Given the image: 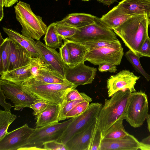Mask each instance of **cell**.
Masks as SVG:
<instances>
[{"mask_svg": "<svg viewBox=\"0 0 150 150\" xmlns=\"http://www.w3.org/2000/svg\"><path fill=\"white\" fill-rule=\"evenodd\" d=\"M137 55L140 57H150V38L148 37L145 40Z\"/></svg>", "mask_w": 150, "mask_h": 150, "instance_id": "cell-41", "label": "cell"}, {"mask_svg": "<svg viewBox=\"0 0 150 150\" xmlns=\"http://www.w3.org/2000/svg\"><path fill=\"white\" fill-rule=\"evenodd\" d=\"M36 41L37 48L45 63L49 68L57 72L65 78V65L59 53L56 50V49L47 47L40 40Z\"/></svg>", "mask_w": 150, "mask_h": 150, "instance_id": "cell-14", "label": "cell"}, {"mask_svg": "<svg viewBox=\"0 0 150 150\" xmlns=\"http://www.w3.org/2000/svg\"><path fill=\"white\" fill-rule=\"evenodd\" d=\"M140 77L127 70H122L115 75L111 76L107 81L108 97H112L117 91L125 89L131 92L136 91L134 86Z\"/></svg>", "mask_w": 150, "mask_h": 150, "instance_id": "cell-12", "label": "cell"}, {"mask_svg": "<svg viewBox=\"0 0 150 150\" xmlns=\"http://www.w3.org/2000/svg\"><path fill=\"white\" fill-rule=\"evenodd\" d=\"M32 78L36 80L49 84L60 83L68 81L65 78L57 72L49 68L45 63L37 75Z\"/></svg>", "mask_w": 150, "mask_h": 150, "instance_id": "cell-25", "label": "cell"}, {"mask_svg": "<svg viewBox=\"0 0 150 150\" xmlns=\"http://www.w3.org/2000/svg\"><path fill=\"white\" fill-rule=\"evenodd\" d=\"M140 143L134 136L129 134L119 139L103 138L100 150H137L139 149Z\"/></svg>", "mask_w": 150, "mask_h": 150, "instance_id": "cell-16", "label": "cell"}, {"mask_svg": "<svg viewBox=\"0 0 150 150\" xmlns=\"http://www.w3.org/2000/svg\"><path fill=\"white\" fill-rule=\"evenodd\" d=\"M89 103L88 101H84L78 104L67 114L66 118H72L79 115L87 108Z\"/></svg>", "mask_w": 150, "mask_h": 150, "instance_id": "cell-36", "label": "cell"}, {"mask_svg": "<svg viewBox=\"0 0 150 150\" xmlns=\"http://www.w3.org/2000/svg\"><path fill=\"white\" fill-rule=\"evenodd\" d=\"M84 62L73 67L65 65V77L68 81L77 86L92 83L97 69L86 65Z\"/></svg>", "mask_w": 150, "mask_h": 150, "instance_id": "cell-13", "label": "cell"}, {"mask_svg": "<svg viewBox=\"0 0 150 150\" xmlns=\"http://www.w3.org/2000/svg\"><path fill=\"white\" fill-rule=\"evenodd\" d=\"M72 120L71 118L62 122L35 128L26 144L18 150H45L44 144L51 141H57Z\"/></svg>", "mask_w": 150, "mask_h": 150, "instance_id": "cell-5", "label": "cell"}, {"mask_svg": "<svg viewBox=\"0 0 150 150\" xmlns=\"http://www.w3.org/2000/svg\"><path fill=\"white\" fill-rule=\"evenodd\" d=\"M16 118L10 110H0V140L8 132V127Z\"/></svg>", "mask_w": 150, "mask_h": 150, "instance_id": "cell-28", "label": "cell"}, {"mask_svg": "<svg viewBox=\"0 0 150 150\" xmlns=\"http://www.w3.org/2000/svg\"><path fill=\"white\" fill-rule=\"evenodd\" d=\"M84 101H86L83 99H79L63 103L59 114V121L66 119V116L67 114L77 104Z\"/></svg>", "mask_w": 150, "mask_h": 150, "instance_id": "cell-35", "label": "cell"}, {"mask_svg": "<svg viewBox=\"0 0 150 150\" xmlns=\"http://www.w3.org/2000/svg\"><path fill=\"white\" fill-rule=\"evenodd\" d=\"M99 65L98 70L101 72H107L115 73L117 71L116 66L109 63H104Z\"/></svg>", "mask_w": 150, "mask_h": 150, "instance_id": "cell-42", "label": "cell"}, {"mask_svg": "<svg viewBox=\"0 0 150 150\" xmlns=\"http://www.w3.org/2000/svg\"><path fill=\"white\" fill-rule=\"evenodd\" d=\"M10 41L11 39L7 37L4 39L3 43L0 45V58L1 59L3 63V71L1 73L6 72L8 70Z\"/></svg>", "mask_w": 150, "mask_h": 150, "instance_id": "cell-30", "label": "cell"}, {"mask_svg": "<svg viewBox=\"0 0 150 150\" xmlns=\"http://www.w3.org/2000/svg\"><path fill=\"white\" fill-rule=\"evenodd\" d=\"M123 120H119L114 124L106 131L103 138L117 139L124 138L129 134L125 129Z\"/></svg>", "mask_w": 150, "mask_h": 150, "instance_id": "cell-27", "label": "cell"}, {"mask_svg": "<svg viewBox=\"0 0 150 150\" xmlns=\"http://www.w3.org/2000/svg\"><path fill=\"white\" fill-rule=\"evenodd\" d=\"M0 88L6 98L13 102L15 110H19L23 108H29L36 99L24 91L21 86L6 80L0 79Z\"/></svg>", "mask_w": 150, "mask_h": 150, "instance_id": "cell-10", "label": "cell"}, {"mask_svg": "<svg viewBox=\"0 0 150 150\" xmlns=\"http://www.w3.org/2000/svg\"><path fill=\"white\" fill-rule=\"evenodd\" d=\"M79 99H83L90 102L92 100V98L85 93H79L77 90L74 89L71 90L67 93L63 103Z\"/></svg>", "mask_w": 150, "mask_h": 150, "instance_id": "cell-34", "label": "cell"}, {"mask_svg": "<svg viewBox=\"0 0 150 150\" xmlns=\"http://www.w3.org/2000/svg\"><path fill=\"white\" fill-rule=\"evenodd\" d=\"M123 55V49L120 42L112 45L91 50L88 52L84 61L94 65L109 63L117 66L120 64Z\"/></svg>", "mask_w": 150, "mask_h": 150, "instance_id": "cell-9", "label": "cell"}, {"mask_svg": "<svg viewBox=\"0 0 150 150\" xmlns=\"http://www.w3.org/2000/svg\"><path fill=\"white\" fill-rule=\"evenodd\" d=\"M19 85L36 99L58 104H63L67 93L77 86L68 81L60 83L49 84L36 80L32 77Z\"/></svg>", "mask_w": 150, "mask_h": 150, "instance_id": "cell-3", "label": "cell"}, {"mask_svg": "<svg viewBox=\"0 0 150 150\" xmlns=\"http://www.w3.org/2000/svg\"><path fill=\"white\" fill-rule=\"evenodd\" d=\"M149 110L147 96L142 91L131 92L125 114L126 121L132 127L137 128L144 123Z\"/></svg>", "mask_w": 150, "mask_h": 150, "instance_id": "cell-7", "label": "cell"}, {"mask_svg": "<svg viewBox=\"0 0 150 150\" xmlns=\"http://www.w3.org/2000/svg\"><path fill=\"white\" fill-rule=\"evenodd\" d=\"M129 89L119 91L109 99H105L97 116L96 126L100 129L103 137L106 131L117 120H124L129 97Z\"/></svg>", "mask_w": 150, "mask_h": 150, "instance_id": "cell-2", "label": "cell"}, {"mask_svg": "<svg viewBox=\"0 0 150 150\" xmlns=\"http://www.w3.org/2000/svg\"><path fill=\"white\" fill-rule=\"evenodd\" d=\"M146 119L147 124L148 128L150 133V114H148Z\"/></svg>", "mask_w": 150, "mask_h": 150, "instance_id": "cell-47", "label": "cell"}, {"mask_svg": "<svg viewBox=\"0 0 150 150\" xmlns=\"http://www.w3.org/2000/svg\"><path fill=\"white\" fill-rule=\"evenodd\" d=\"M55 30L58 34L63 39H68L74 35L79 29L66 25L55 22Z\"/></svg>", "mask_w": 150, "mask_h": 150, "instance_id": "cell-31", "label": "cell"}, {"mask_svg": "<svg viewBox=\"0 0 150 150\" xmlns=\"http://www.w3.org/2000/svg\"><path fill=\"white\" fill-rule=\"evenodd\" d=\"M149 18L146 15H134L113 30L125 45L137 55L145 40L149 37Z\"/></svg>", "mask_w": 150, "mask_h": 150, "instance_id": "cell-1", "label": "cell"}, {"mask_svg": "<svg viewBox=\"0 0 150 150\" xmlns=\"http://www.w3.org/2000/svg\"><path fill=\"white\" fill-rule=\"evenodd\" d=\"M81 0L83 1H89L90 0Z\"/></svg>", "mask_w": 150, "mask_h": 150, "instance_id": "cell-49", "label": "cell"}, {"mask_svg": "<svg viewBox=\"0 0 150 150\" xmlns=\"http://www.w3.org/2000/svg\"><path fill=\"white\" fill-rule=\"evenodd\" d=\"M4 39L1 35V33H0V45H1L4 41Z\"/></svg>", "mask_w": 150, "mask_h": 150, "instance_id": "cell-48", "label": "cell"}, {"mask_svg": "<svg viewBox=\"0 0 150 150\" xmlns=\"http://www.w3.org/2000/svg\"><path fill=\"white\" fill-rule=\"evenodd\" d=\"M73 36L67 39L80 43L100 40H118L117 35L96 16L95 22L78 29Z\"/></svg>", "mask_w": 150, "mask_h": 150, "instance_id": "cell-8", "label": "cell"}, {"mask_svg": "<svg viewBox=\"0 0 150 150\" xmlns=\"http://www.w3.org/2000/svg\"><path fill=\"white\" fill-rule=\"evenodd\" d=\"M60 56L64 63L69 66L70 63V57L69 52L67 45L64 43L59 48Z\"/></svg>", "mask_w": 150, "mask_h": 150, "instance_id": "cell-40", "label": "cell"}, {"mask_svg": "<svg viewBox=\"0 0 150 150\" xmlns=\"http://www.w3.org/2000/svg\"><path fill=\"white\" fill-rule=\"evenodd\" d=\"M131 16L124 12L117 5L100 18L108 28L114 30Z\"/></svg>", "mask_w": 150, "mask_h": 150, "instance_id": "cell-22", "label": "cell"}, {"mask_svg": "<svg viewBox=\"0 0 150 150\" xmlns=\"http://www.w3.org/2000/svg\"><path fill=\"white\" fill-rule=\"evenodd\" d=\"M103 138L100 129L96 125L91 139L88 150H100Z\"/></svg>", "mask_w": 150, "mask_h": 150, "instance_id": "cell-33", "label": "cell"}, {"mask_svg": "<svg viewBox=\"0 0 150 150\" xmlns=\"http://www.w3.org/2000/svg\"><path fill=\"white\" fill-rule=\"evenodd\" d=\"M149 27L150 29V18L149 19Z\"/></svg>", "mask_w": 150, "mask_h": 150, "instance_id": "cell-50", "label": "cell"}, {"mask_svg": "<svg viewBox=\"0 0 150 150\" xmlns=\"http://www.w3.org/2000/svg\"><path fill=\"white\" fill-rule=\"evenodd\" d=\"M6 98L4 92L0 88V105L5 110H10L11 108L13 107V106H12L9 103H6L5 100Z\"/></svg>", "mask_w": 150, "mask_h": 150, "instance_id": "cell-43", "label": "cell"}, {"mask_svg": "<svg viewBox=\"0 0 150 150\" xmlns=\"http://www.w3.org/2000/svg\"><path fill=\"white\" fill-rule=\"evenodd\" d=\"M18 0H2L4 5L6 7L12 6L18 2Z\"/></svg>", "mask_w": 150, "mask_h": 150, "instance_id": "cell-44", "label": "cell"}, {"mask_svg": "<svg viewBox=\"0 0 150 150\" xmlns=\"http://www.w3.org/2000/svg\"><path fill=\"white\" fill-rule=\"evenodd\" d=\"M34 129L25 124L8 132L0 140V150H18L26 144Z\"/></svg>", "mask_w": 150, "mask_h": 150, "instance_id": "cell-11", "label": "cell"}, {"mask_svg": "<svg viewBox=\"0 0 150 150\" xmlns=\"http://www.w3.org/2000/svg\"><path fill=\"white\" fill-rule=\"evenodd\" d=\"M64 43L68 48L70 57V63L69 67H74L84 62V58L88 52L85 46L82 44L64 39Z\"/></svg>", "mask_w": 150, "mask_h": 150, "instance_id": "cell-23", "label": "cell"}, {"mask_svg": "<svg viewBox=\"0 0 150 150\" xmlns=\"http://www.w3.org/2000/svg\"><path fill=\"white\" fill-rule=\"evenodd\" d=\"M49 103L45 100L37 98L34 101L29 108L33 110V114L36 117L47 108Z\"/></svg>", "mask_w": 150, "mask_h": 150, "instance_id": "cell-37", "label": "cell"}, {"mask_svg": "<svg viewBox=\"0 0 150 150\" xmlns=\"http://www.w3.org/2000/svg\"><path fill=\"white\" fill-rule=\"evenodd\" d=\"M62 105L50 103L47 108L36 117V128L58 123L59 114Z\"/></svg>", "mask_w": 150, "mask_h": 150, "instance_id": "cell-20", "label": "cell"}, {"mask_svg": "<svg viewBox=\"0 0 150 150\" xmlns=\"http://www.w3.org/2000/svg\"><path fill=\"white\" fill-rule=\"evenodd\" d=\"M3 29L11 40L17 42L25 48L32 57H38L42 59L37 48L36 41L33 39L24 36L11 29L3 27Z\"/></svg>", "mask_w": 150, "mask_h": 150, "instance_id": "cell-19", "label": "cell"}, {"mask_svg": "<svg viewBox=\"0 0 150 150\" xmlns=\"http://www.w3.org/2000/svg\"><path fill=\"white\" fill-rule=\"evenodd\" d=\"M107 6H110L114 2L117 1V0H96Z\"/></svg>", "mask_w": 150, "mask_h": 150, "instance_id": "cell-45", "label": "cell"}, {"mask_svg": "<svg viewBox=\"0 0 150 150\" xmlns=\"http://www.w3.org/2000/svg\"><path fill=\"white\" fill-rule=\"evenodd\" d=\"M141 142L144 144L150 145V135L143 139Z\"/></svg>", "mask_w": 150, "mask_h": 150, "instance_id": "cell-46", "label": "cell"}, {"mask_svg": "<svg viewBox=\"0 0 150 150\" xmlns=\"http://www.w3.org/2000/svg\"><path fill=\"white\" fill-rule=\"evenodd\" d=\"M43 147L45 150H68L66 145L56 141L49 142L45 143Z\"/></svg>", "mask_w": 150, "mask_h": 150, "instance_id": "cell-39", "label": "cell"}, {"mask_svg": "<svg viewBox=\"0 0 150 150\" xmlns=\"http://www.w3.org/2000/svg\"><path fill=\"white\" fill-rule=\"evenodd\" d=\"M102 106V104L98 103H92L89 104L84 112L72 118V120L57 141L65 145L75 134L90 126L96 120Z\"/></svg>", "mask_w": 150, "mask_h": 150, "instance_id": "cell-6", "label": "cell"}, {"mask_svg": "<svg viewBox=\"0 0 150 150\" xmlns=\"http://www.w3.org/2000/svg\"><path fill=\"white\" fill-rule=\"evenodd\" d=\"M32 57L25 48L17 42L11 40L7 71L29 64Z\"/></svg>", "mask_w": 150, "mask_h": 150, "instance_id": "cell-15", "label": "cell"}, {"mask_svg": "<svg viewBox=\"0 0 150 150\" xmlns=\"http://www.w3.org/2000/svg\"><path fill=\"white\" fill-rule=\"evenodd\" d=\"M117 5L131 16L145 14L150 18V0H122Z\"/></svg>", "mask_w": 150, "mask_h": 150, "instance_id": "cell-18", "label": "cell"}, {"mask_svg": "<svg viewBox=\"0 0 150 150\" xmlns=\"http://www.w3.org/2000/svg\"><path fill=\"white\" fill-rule=\"evenodd\" d=\"M96 16L85 13H73L69 14L62 20L56 22L77 29H79L95 22Z\"/></svg>", "mask_w": 150, "mask_h": 150, "instance_id": "cell-21", "label": "cell"}, {"mask_svg": "<svg viewBox=\"0 0 150 150\" xmlns=\"http://www.w3.org/2000/svg\"><path fill=\"white\" fill-rule=\"evenodd\" d=\"M120 42L118 40H100L90 41L82 43L87 49L88 52L95 49H98L112 45Z\"/></svg>", "mask_w": 150, "mask_h": 150, "instance_id": "cell-32", "label": "cell"}, {"mask_svg": "<svg viewBox=\"0 0 150 150\" xmlns=\"http://www.w3.org/2000/svg\"><path fill=\"white\" fill-rule=\"evenodd\" d=\"M125 56L134 69L143 75L147 81H149L150 80V75L145 71L142 66L139 60L141 57L130 50L126 52Z\"/></svg>", "mask_w": 150, "mask_h": 150, "instance_id": "cell-29", "label": "cell"}, {"mask_svg": "<svg viewBox=\"0 0 150 150\" xmlns=\"http://www.w3.org/2000/svg\"><path fill=\"white\" fill-rule=\"evenodd\" d=\"M29 64L10 71L1 73L0 79L9 81L18 85L29 79L33 77Z\"/></svg>", "mask_w": 150, "mask_h": 150, "instance_id": "cell-24", "label": "cell"}, {"mask_svg": "<svg viewBox=\"0 0 150 150\" xmlns=\"http://www.w3.org/2000/svg\"><path fill=\"white\" fill-rule=\"evenodd\" d=\"M45 45L48 47L54 49L59 48L62 44L63 39L57 33L55 28V23L50 24L48 27L43 39Z\"/></svg>", "mask_w": 150, "mask_h": 150, "instance_id": "cell-26", "label": "cell"}, {"mask_svg": "<svg viewBox=\"0 0 150 150\" xmlns=\"http://www.w3.org/2000/svg\"><path fill=\"white\" fill-rule=\"evenodd\" d=\"M96 120L87 128L75 134L66 143L65 145L68 150H88Z\"/></svg>", "mask_w": 150, "mask_h": 150, "instance_id": "cell-17", "label": "cell"}, {"mask_svg": "<svg viewBox=\"0 0 150 150\" xmlns=\"http://www.w3.org/2000/svg\"><path fill=\"white\" fill-rule=\"evenodd\" d=\"M14 8L16 19L22 27V34L40 40L47 28L42 18L35 15L30 5L25 2L19 1Z\"/></svg>", "mask_w": 150, "mask_h": 150, "instance_id": "cell-4", "label": "cell"}, {"mask_svg": "<svg viewBox=\"0 0 150 150\" xmlns=\"http://www.w3.org/2000/svg\"><path fill=\"white\" fill-rule=\"evenodd\" d=\"M45 63L42 59L38 57H32L30 63L31 66L30 70L33 77L37 74L39 70L42 66Z\"/></svg>", "mask_w": 150, "mask_h": 150, "instance_id": "cell-38", "label": "cell"}]
</instances>
